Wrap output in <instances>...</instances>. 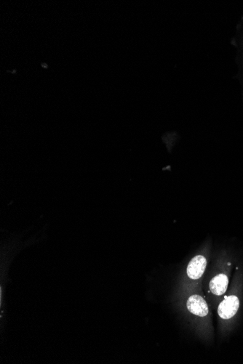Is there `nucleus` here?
Wrapping results in <instances>:
<instances>
[{
  "label": "nucleus",
  "instance_id": "obj_2",
  "mask_svg": "<svg viewBox=\"0 0 243 364\" xmlns=\"http://www.w3.org/2000/svg\"><path fill=\"white\" fill-rule=\"evenodd\" d=\"M187 306L190 313L200 317H205L209 313L206 301L200 295L191 296L187 300Z\"/></svg>",
  "mask_w": 243,
  "mask_h": 364
},
{
  "label": "nucleus",
  "instance_id": "obj_3",
  "mask_svg": "<svg viewBox=\"0 0 243 364\" xmlns=\"http://www.w3.org/2000/svg\"><path fill=\"white\" fill-rule=\"evenodd\" d=\"M229 276L225 272L217 274L210 280L209 284L210 291L215 296L221 297L227 291L229 287Z\"/></svg>",
  "mask_w": 243,
  "mask_h": 364
},
{
  "label": "nucleus",
  "instance_id": "obj_1",
  "mask_svg": "<svg viewBox=\"0 0 243 364\" xmlns=\"http://www.w3.org/2000/svg\"><path fill=\"white\" fill-rule=\"evenodd\" d=\"M239 306H240V300L237 295L234 294L227 295L218 305V316L223 321H230L237 314Z\"/></svg>",
  "mask_w": 243,
  "mask_h": 364
},
{
  "label": "nucleus",
  "instance_id": "obj_4",
  "mask_svg": "<svg viewBox=\"0 0 243 364\" xmlns=\"http://www.w3.org/2000/svg\"><path fill=\"white\" fill-rule=\"evenodd\" d=\"M207 266V260L205 257L197 255L189 262L187 267V275L191 279L197 280L201 278Z\"/></svg>",
  "mask_w": 243,
  "mask_h": 364
}]
</instances>
